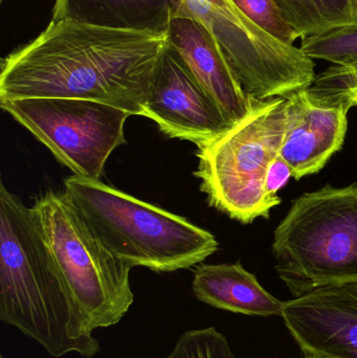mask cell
Listing matches in <instances>:
<instances>
[{"mask_svg":"<svg viewBox=\"0 0 357 358\" xmlns=\"http://www.w3.org/2000/svg\"><path fill=\"white\" fill-rule=\"evenodd\" d=\"M275 269L295 298L357 281V183L293 201L274 234Z\"/></svg>","mask_w":357,"mask_h":358,"instance_id":"obj_4","label":"cell"},{"mask_svg":"<svg viewBox=\"0 0 357 358\" xmlns=\"http://www.w3.org/2000/svg\"><path fill=\"white\" fill-rule=\"evenodd\" d=\"M184 0H54L52 20L167 34Z\"/></svg>","mask_w":357,"mask_h":358,"instance_id":"obj_14","label":"cell"},{"mask_svg":"<svg viewBox=\"0 0 357 358\" xmlns=\"http://www.w3.org/2000/svg\"><path fill=\"white\" fill-rule=\"evenodd\" d=\"M0 358H6V357H3V355H1V357H0Z\"/></svg>","mask_w":357,"mask_h":358,"instance_id":"obj_22","label":"cell"},{"mask_svg":"<svg viewBox=\"0 0 357 358\" xmlns=\"http://www.w3.org/2000/svg\"><path fill=\"white\" fill-rule=\"evenodd\" d=\"M304 358H314V357H304Z\"/></svg>","mask_w":357,"mask_h":358,"instance_id":"obj_23","label":"cell"},{"mask_svg":"<svg viewBox=\"0 0 357 358\" xmlns=\"http://www.w3.org/2000/svg\"><path fill=\"white\" fill-rule=\"evenodd\" d=\"M166 358H235V355L226 336L209 327L184 332Z\"/></svg>","mask_w":357,"mask_h":358,"instance_id":"obj_17","label":"cell"},{"mask_svg":"<svg viewBox=\"0 0 357 358\" xmlns=\"http://www.w3.org/2000/svg\"><path fill=\"white\" fill-rule=\"evenodd\" d=\"M182 8L216 38L249 96L286 98L316 80L314 59L266 33L232 0H184Z\"/></svg>","mask_w":357,"mask_h":358,"instance_id":"obj_7","label":"cell"},{"mask_svg":"<svg viewBox=\"0 0 357 358\" xmlns=\"http://www.w3.org/2000/svg\"><path fill=\"white\" fill-rule=\"evenodd\" d=\"M143 117L170 138L189 141L198 148L234 125L169 43L153 71Z\"/></svg>","mask_w":357,"mask_h":358,"instance_id":"obj_9","label":"cell"},{"mask_svg":"<svg viewBox=\"0 0 357 358\" xmlns=\"http://www.w3.org/2000/svg\"><path fill=\"white\" fill-rule=\"evenodd\" d=\"M300 39L357 24L350 0H276Z\"/></svg>","mask_w":357,"mask_h":358,"instance_id":"obj_15","label":"cell"},{"mask_svg":"<svg viewBox=\"0 0 357 358\" xmlns=\"http://www.w3.org/2000/svg\"><path fill=\"white\" fill-rule=\"evenodd\" d=\"M340 105H343V106L349 107V108H351V107L354 106H357V90H356V92H352V94H350L349 96H346V98L344 99L343 101H342V103Z\"/></svg>","mask_w":357,"mask_h":358,"instance_id":"obj_20","label":"cell"},{"mask_svg":"<svg viewBox=\"0 0 357 358\" xmlns=\"http://www.w3.org/2000/svg\"><path fill=\"white\" fill-rule=\"evenodd\" d=\"M351 1L352 15L357 22V0H350Z\"/></svg>","mask_w":357,"mask_h":358,"instance_id":"obj_21","label":"cell"},{"mask_svg":"<svg viewBox=\"0 0 357 358\" xmlns=\"http://www.w3.org/2000/svg\"><path fill=\"white\" fill-rule=\"evenodd\" d=\"M64 187L92 233L131 268L172 273L190 268L218 250L207 229L101 180L73 176Z\"/></svg>","mask_w":357,"mask_h":358,"instance_id":"obj_3","label":"cell"},{"mask_svg":"<svg viewBox=\"0 0 357 358\" xmlns=\"http://www.w3.org/2000/svg\"><path fill=\"white\" fill-rule=\"evenodd\" d=\"M192 288L197 300L205 304L253 317H281L285 304L266 292L239 262L198 265Z\"/></svg>","mask_w":357,"mask_h":358,"instance_id":"obj_13","label":"cell"},{"mask_svg":"<svg viewBox=\"0 0 357 358\" xmlns=\"http://www.w3.org/2000/svg\"><path fill=\"white\" fill-rule=\"evenodd\" d=\"M0 320L59 358L100 352L44 240L33 208L0 185Z\"/></svg>","mask_w":357,"mask_h":358,"instance_id":"obj_2","label":"cell"},{"mask_svg":"<svg viewBox=\"0 0 357 358\" xmlns=\"http://www.w3.org/2000/svg\"><path fill=\"white\" fill-rule=\"evenodd\" d=\"M44 240L92 330L122 321L134 302L131 267L84 222L64 192L48 191L33 206Z\"/></svg>","mask_w":357,"mask_h":358,"instance_id":"obj_6","label":"cell"},{"mask_svg":"<svg viewBox=\"0 0 357 358\" xmlns=\"http://www.w3.org/2000/svg\"><path fill=\"white\" fill-rule=\"evenodd\" d=\"M249 20L283 43L293 45L300 39L295 29L285 20L276 0H232Z\"/></svg>","mask_w":357,"mask_h":358,"instance_id":"obj_18","label":"cell"},{"mask_svg":"<svg viewBox=\"0 0 357 358\" xmlns=\"http://www.w3.org/2000/svg\"><path fill=\"white\" fill-rule=\"evenodd\" d=\"M0 107L80 178L101 180L111 153L126 143L124 128L130 115L112 105L25 98L0 100Z\"/></svg>","mask_w":357,"mask_h":358,"instance_id":"obj_8","label":"cell"},{"mask_svg":"<svg viewBox=\"0 0 357 358\" xmlns=\"http://www.w3.org/2000/svg\"><path fill=\"white\" fill-rule=\"evenodd\" d=\"M289 98V120L280 155L299 180L318 173L337 151L347 132L349 107L323 106L310 100L307 90Z\"/></svg>","mask_w":357,"mask_h":358,"instance_id":"obj_12","label":"cell"},{"mask_svg":"<svg viewBox=\"0 0 357 358\" xmlns=\"http://www.w3.org/2000/svg\"><path fill=\"white\" fill-rule=\"evenodd\" d=\"M281 317L304 357L357 358V281L285 302Z\"/></svg>","mask_w":357,"mask_h":358,"instance_id":"obj_10","label":"cell"},{"mask_svg":"<svg viewBox=\"0 0 357 358\" xmlns=\"http://www.w3.org/2000/svg\"><path fill=\"white\" fill-rule=\"evenodd\" d=\"M168 43L233 124L255 108L260 100L245 92L216 38L182 6L170 23Z\"/></svg>","mask_w":357,"mask_h":358,"instance_id":"obj_11","label":"cell"},{"mask_svg":"<svg viewBox=\"0 0 357 358\" xmlns=\"http://www.w3.org/2000/svg\"><path fill=\"white\" fill-rule=\"evenodd\" d=\"M289 106L287 96L260 100L245 119L199 147L195 176L210 206L245 224L268 218L278 204L268 199L264 183L270 164L280 155Z\"/></svg>","mask_w":357,"mask_h":358,"instance_id":"obj_5","label":"cell"},{"mask_svg":"<svg viewBox=\"0 0 357 358\" xmlns=\"http://www.w3.org/2000/svg\"><path fill=\"white\" fill-rule=\"evenodd\" d=\"M301 48L308 57L328 61L333 65L357 63V24L340 27L322 35L302 40Z\"/></svg>","mask_w":357,"mask_h":358,"instance_id":"obj_16","label":"cell"},{"mask_svg":"<svg viewBox=\"0 0 357 358\" xmlns=\"http://www.w3.org/2000/svg\"><path fill=\"white\" fill-rule=\"evenodd\" d=\"M168 33L52 20L35 39L2 59L0 100L96 101L143 115Z\"/></svg>","mask_w":357,"mask_h":358,"instance_id":"obj_1","label":"cell"},{"mask_svg":"<svg viewBox=\"0 0 357 358\" xmlns=\"http://www.w3.org/2000/svg\"><path fill=\"white\" fill-rule=\"evenodd\" d=\"M291 176H293V172H291V168L279 155L270 164L268 174H266L264 189H265V194L268 199L272 200L276 204H280L281 198L278 197L277 192L286 185Z\"/></svg>","mask_w":357,"mask_h":358,"instance_id":"obj_19","label":"cell"}]
</instances>
